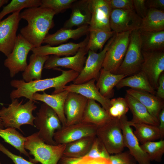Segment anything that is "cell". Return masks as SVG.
Wrapping results in <instances>:
<instances>
[{"label": "cell", "instance_id": "f546056e", "mask_svg": "<svg viewBox=\"0 0 164 164\" xmlns=\"http://www.w3.org/2000/svg\"><path fill=\"white\" fill-rule=\"evenodd\" d=\"M96 136H87L66 144L64 156L82 158L90 151Z\"/></svg>", "mask_w": 164, "mask_h": 164}, {"label": "cell", "instance_id": "60d3db41", "mask_svg": "<svg viewBox=\"0 0 164 164\" xmlns=\"http://www.w3.org/2000/svg\"><path fill=\"white\" fill-rule=\"evenodd\" d=\"M112 164H137L136 161L129 151H126L110 155Z\"/></svg>", "mask_w": 164, "mask_h": 164}, {"label": "cell", "instance_id": "f1b7e54d", "mask_svg": "<svg viewBox=\"0 0 164 164\" xmlns=\"http://www.w3.org/2000/svg\"><path fill=\"white\" fill-rule=\"evenodd\" d=\"M139 29L141 31L164 30V10L148 9L146 16L142 19Z\"/></svg>", "mask_w": 164, "mask_h": 164}, {"label": "cell", "instance_id": "ab89813d", "mask_svg": "<svg viewBox=\"0 0 164 164\" xmlns=\"http://www.w3.org/2000/svg\"><path fill=\"white\" fill-rule=\"evenodd\" d=\"M110 156L103 143L96 136L90 151L85 156L110 159Z\"/></svg>", "mask_w": 164, "mask_h": 164}, {"label": "cell", "instance_id": "7402d4cb", "mask_svg": "<svg viewBox=\"0 0 164 164\" xmlns=\"http://www.w3.org/2000/svg\"><path fill=\"white\" fill-rule=\"evenodd\" d=\"M89 26H86L72 29L63 27L53 34L48 33L44 39L42 44L46 43L51 46L58 45L67 41L70 39L76 40L89 33Z\"/></svg>", "mask_w": 164, "mask_h": 164}, {"label": "cell", "instance_id": "d6986e66", "mask_svg": "<svg viewBox=\"0 0 164 164\" xmlns=\"http://www.w3.org/2000/svg\"><path fill=\"white\" fill-rule=\"evenodd\" d=\"M70 9L71 12L70 17L63 27L72 29L74 26H89L91 18L89 0H76Z\"/></svg>", "mask_w": 164, "mask_h": 164}, {"label": "cell", "instance_id": "681fc988", "mask_svg": "<svg viewBox=\"0 0 164 164\" xmlns=\"http://www.w3.org/2000/svg\"><path fill=\"white\" fill-rule=\"evenodd\" d=\"M81 158L70 157L63 155L59 159L57 164H77Z\"/></svg>", "mask_w": 164, "mask_h": 164}, {"label": "cell", "instance_id": "ffe728a7", "mask_svg": "<svg viewBox=\"0 0 164 164\" xmlns=\"http://www.w3.org/2000/svg\"><path fill=\"white\" fill-rule=\"evenodd\" d=\"M94 79L80 84H72L65 86L64 91L78 94L88 99L97 101L107 112L111 106L110 99L103 97L95 84Z\"/></svg>", "mask_w": 164, "mask_h": 164}, {"label": "cell", "instance_id": "f907efd6", "mask_svg": "<svg viewBox=\"0 0 164 164\" xmlns=\"http://www.w3.org/2000/svg\"><path fill=\"white\" fill-rule=\"evenodd\" d=\"M9 1L8 0H0V9L4 5L7 4Z\"/></svg>", "mask_w": 164, "mask_h": 164}, {"label": "cell", "instance_id": "7bdbcfd3", "mask_svg": "<svg viewBox=\"0 0 164 164\" xmlns=\"http://www.w3.org/2000/svg\"><path fill=\"white\" fill-rule=\"evenodd\" d=\"M112 9L134 10L133 0H108Z\"/></svg>", "mask_w": 164, "mask_h": 164}, {"label": "cell", "instance_id": "52a82bcc", "mask_svg": "<svg viewBox=\"0 0 164 164\" xmlns=\"http://www.w3.org/2000/svg\"><path fill=\"white\" fill-rule=\"evenodd\" d=\"M96 135L109 154L122 152L125 147L120 119L113 118L105 125L97 127Z\"/></svg>", "mask_w": 164, "mask_h": 164}, {"label": "cell", "instance_id": "8fae6325", "mask_svg": "<svg viewBox=\"0 0 164 164\" xmlns=\"http://www.w3.org/2000/svg\"><path fill=\"white\" fill-rule=\"evenodd\" d=\"M21 11L12 13L0 21V52L6 57L12 52L15 43L17 32L21 19Z\"/></svg>", "mask_w": 164, "mask_h": 164}, {"label": "cell", "instance_id": "7c38bea8", "mask_svg": "<svg viewBox=\"0 0 164 164\" xmlns=\"http://www.w3.org/2000/svg\"><path fill=\"white\" fill-rule=\"evenodd\" d=\"M97 127L87 123L80 122L62 126L54 133L53 139L57 144H67L82 138L96 136Z\"/></svg>", "mask_w": 164, "mask_h": 164}, {"label": "cell", "instance_id": "f35d334b", "mask_svg": "<svg viewBox=\"0 0 164 164\" xmlns=\"http://www.w3.org/2000/svg\"><path fill=\"white\" fill-rule=\"evenodd\" d=\"M76 0H41L40 7L52 10L55 15L63 13L70 9Z\"/></svg>", "mask_w": 164, "mask_h": 164}, {"label": "cell", "instance_id": "f6af8a7d", "mask_svg": "<svg viewBox=\"0 0 164 164\" xmlns=\"http://www.w3.org/2000/svg\"><path fill=\"white\" fill-rule=\"evenodd\" d=\"M77 164H112L110 159L88 156L82 157Z\"/></svg>", "mask_w": 164, "mask_h": 164}, {"label": "cell", "instance_id": "277c9868", "mask_svg": "<svg viewBox=\"0 0 164 164\" xmlns=\"http://www.w3.org/2000/svg\"><path fill=\"white\" fill-rule=\"evenodd\" d=\"M26 137L25 148L34 157L29 158L30 161L34 164L39 162L42 164H57L63 155L66 144H46L39 137L37 132Z\"/></svg>", "mask_w": 164, "mask_h": 164}, {"label": "cell", "instance_id": "ba28073f", "mask_svg": "<svg viewBox=\"0 0 164 164\" xmlns=\"http://www.w3.org/2000/svg\"><path fill=\"white\" fill-rule=\"evenodd\" d=\"M132 31L116 33L105 55L102 65L104 70L114 73L122 62Z\"/></svg>", "mask_w": 164, "mask_h": 164}, {"label": "cell", "instance_id": "ac0fdd59", "mask_svg": "<svg viewBox=\"0 0 164 164\" xmlns=\"http://www.w3.org/2000/svg\"><path fill=\"white\" fill-rule=\"evenodd\" d=\"M88 99L77 93L69 92L64 106L66 125L81 122Z\"/></svg>", "mask_w": 164, "mask_h": 164}, {"label": "cell", "instance_id": "836d02e7", "mask_svg": "<svg viewBox=\"0 0 164 164\" xmlns=\"http://www.w3.org/2000/svg\"><path fill=\"white\" fill-rule=\"evenodd\" d=\"M130 122L131 126L135 128L134 135L141 144L160 138L158 126L143 123H132L130 121Z\"/></svg>", "mask_w": 164, "mask_h": 164}, {"label": "cell", "instance_id": "f5cc1de1", "mask_svg": "<svg viewBox=\"0 0 164 164\" xmlns=\"http://www.w3.org/2000/svg\"><path fill=\"white\" fill-rule=\"evenodd\" d=\"M0 164H1V163L0 161Z\"/></svg>", "mask_w": 164, "mask_h": 164}, {"label": "cell", "instance_id": "3957f363", "mask_svg": "<svg viewBox=\"0 0 164 164\" xmlns=\"http://www.w3.org/2000/svg\"><path fill=\"white\" fill-rule=\"evenodd\" d=\"M11 100L7 107L3 106L0 109V118L4 128L12 127L22 132L20 128L22 125L34 126L35 117L32 112L37 108L35 104L36 101L29 100L22 104L23 100L20 102L18 99Z\"/></svg>", "mask_w": 164, "mask_h": 164}, {"label": "cell", "instance_id": "8d00e7d4", "mask_svg": "<svg viewBox=\"0 0 164 164\" xmlns=\"http://www.w3.org/2000/svg\"><path fill=\"white\" fill-rule=\"evenodd\" d=\"M150 161L160 162L164 153V140L147 142L140 145Z\"/></svg>", "mask_w": 164, "mask_h": 164}, {"label": "cell", "instance_id": "603a6c76", "mask_svg": "<svg viewBox=\"0 0 164 164\" xmlns=\"http://www.w3.org/2000/svg\"><path fill=\"white\" fill-rule=\"evenodd\" d=\"M69 92L65 90L56 94H49L43 92L42 94L35 93L33 100L42 101L51 108L56 113L62 126L66 125V118L64 111V103Z\"/></svg>", "mask_w": 164, "mask_h": 164}, {"label": "cell", "instance_id": "bcb514c9", "mask_svg": "<svg viewBox=\"0 0 164 164\" xmlns=\"http://www.w3.org/2000/svg\"><path fill=\"white\" fill-rule=\"evenodd\" d=\"M145 5L148 9L152 8L164 10V0H147Z\"/></svg>", "mask_w": 164, "mask_h": 164}, {"label": "cell", "instance_id": "4dcf8cb0", "mask_svg": "<svg viewBox=\"0 0 164 164\" xmlns=\"http://www.w3.org/2000/svg\"><path fill=\"white\" fill-rule=\"evenodd\" d=\"M140 38L142 50L164 51V30L158 32L140 31Z\"/></svg>", "mask_w": 164, "mask_h": 164}, {"label": "cell", "instance_id": "4fadbf2b", "mask_svg": "<svg viewBox=\"0 0 164 164\" xmlns=\"http://www.w3.org/2000/svg\"><path fill=\"white\" fill-rule=\"evenodd\" d=\"M142 53L144 60L141 71L146 76L153 89L157 90L159 77L164 71V52L142 50Z\"/></svg>", "mask_w": 164, "mask_h": 164}, {"label": "cell", "instance_id": "c3c4849f", "mask_svg": "<svg viewBox=\"0 0 164 164\" xmlns=\"http://www.w3.org/2000/svg\"><path fill=\"white\" fill-rule=\"evenodd\" d=\"M159 125L158 126L159 130L160 140H163L164 137V108L160 112L158 117Z\"/></svg>", "mask_w": 164, "mask_h": 164}, {"label": "cell", "instance_id": "cb8c5ba5", "mask_svg": "<svg viewBox=\"0 0 164 164\" xmlns=\"http://www.w3.org/2000/svg\"><path fill=\"white\" fill-rule=\"evenodd\" d=\"M113 118L96 101L88 99L81 122L102 126Z\"/></svg>", "mask_w": 164, "mask_h": 164}, {"label": "cell", "instance_id": "9c48e42d", "mask_svg": "<svg viewBox=\"0 0 164 164\" xmlns=\"http://www.w3.org/2000/svg\"><path fill=\"white\" fill-rule=\"evenodd\" d=\"M34 47L20 33L17 35L13 50L4 63V66L9 70L11 77L25 70L28 65V55Z\"/></svg>", "mask_w": 164, "mask_h": 164}, {"label": "cell", "instance_id": "5bb4252c", "mask_svg": "<svg viewBox=\"0 0 164 164\" xmlns=\"http://www.w3.org/2000/svg\"><path fill=\"white\" fill-rule=\"evenodd\" d=\"M142 20L134 10L112 9L110 28L116 33L132 31L139 29Z\"/></svg>", "mask_w": 164, "mask_h": 164}, {"label": "cell", "instance_id": "7a4b0ae2", "mask_svg": "<svg viewBox=\"0 0 164 164\" xmlns=\"http://www.w3.org/2000/svg\"><path fill=\"white\" fill-rule=\"evenodd\" d=\"M53 69L61 72L57 77L44 79L34 80L26 82L23 80H13L10 85L16 89L12 90L10 94L11 100L24 97L29 100H33V95L38 91H44L51 88L54 90L52 94H56L64 91L63 88L68 83L73 80L79 73L73 70H63L58 67Z\"/></svg>", "mask_w": 164, "mask_h": 164}, {"label": "cell", "instance_id": "e575fe53", "mask_svg": "<svg viewBox=\"0 0 164 164\" xmlns=\"http://www.w3.org/2000/svg\"><path fill=\"white\" fill-rule=\"evenodd\" d=\"M87 46L89 50L96 52L102 50L106 42L115 33L113 31H107L99 29L90 30Z\"/></svg>", "mask_w": 164, "mask_h": 164}, {"label": "cell", "instance_id": "ee69618b", "mask_svg": "<svg viewBox=\"0 0 164 164\" xmlns=\"http://www.w3.org/2000/svg\"><path fill=\"white\" fill-rule=\"evenodd\" d=\"M145 0H133L134 10L142 19L146 15L148 9L145 5Z\"/></svg>", "mask_w": 164, "mask_h": 164}, {"label": "cell", "instance_id": "1f68e13d", "mask_svg": "<svg viewBox=\"0 0 164 164\" xmlns=\"http://www.w3.org/2000/svg\"><path fill=\"white\" fill-rule=\"evenodd\" d=\"M125 87L146 91L155 95L156 94V91L152 87L146 76L142 71L122 79L115 86L117 89Z\"/></svg>", "mask_w": 164, "mask_h": 164}, {"label": "cell", "instance_id": "5b68a950", "mask_svg": "<svg viewBox=\"0 0 164 164\" xmlns=\"http://www.w3.org/2000/svg\"><path fill=\"white\" fill-rule=\"evenodd\" d=\"M34 123L39 130V136L45 143L58 144L54 140V135L62 125L58 115L51 108L44 103L42 104L36 113Z\"/></svg>", "mask_w": 164, "mask_h": 164}, {"label": "cell", "instance_id": "2e32d148", "mask_svg": "<svg viewBox=\"0 0 164 164\" xmlns=\"http://www.w3.org/2000/svg\"><path fill=\"white\" fill-rule=\"evenodd\" d=\"M91 18L89 30L99 29L111 31L110 19L112 10L108 0H89Z\"/></svg>", "mask_w": 164, "mask_h": 164}, {"label": "cell", "instance_id": "d4e9b609", "mask_svg": "<svg viewBox=\"0 0 164 164\" xmlns=\"http://www.w3.org/2000/svg\"><path fill=\"white\" fill-rule=\"evenodd\" d=\"M126 93L139 101L147 109L151 115L159 121V113L164 108L162 99L148 92L132 88L127 90Z\"/></svg>", "mask_w": 164, "mask_h": 164}, {"label": "cell", "instance_id": "9a60e30c", "mask_svg": "<svg viewBox=\"0 0 164 164\" xmlns=\"http://www.w3.org/2000/svg\"><path fill=\"white\" fill-rule=\"evenodd\" d=\"M88 44V43H87ZM87 44L80 48L74 55L61 57L51 55L45 62L43 68L46 69L61 67L73 70L79 73L83 69L89 49Z\"/></svg>", "mask_w": 164, "mask_h": 164}, {"label": "cell", "instance_id": "d6a6232c", "mask_svg": "<svg viewBox=\"0 0 164 164\" xmlns=\"http://www.w3.org/2000/svg\"><path fill=\"white\" fill-rule=\"evenodd\" d=\"M0 137L5 142L19 150L21 153L29 157V158H31L24 147V143L26 137L23 136L15 128L11 127L6 128H0Z\"/></svg>", "mask_w": 164, "mask_h": 164}, {"label": "cell", "instance_id": "8992f818", "mask_svg": "<svg viewBox=\"0 0 164 164\" xmlns=\"http://www.w3.org/2000/svg\"><path fill=\"white\" fill-rule=\"evenodd\" d=\"M139 29L132 31L128 46L120 66L114 73L131 76L141 71L143 62Z\"/></svg>", "mask_w": 164, "mask_h": 164}, {"label": "cell", "instance_id": "e0dca14e", "mask_svg": "<svg viewBox=\"0 0 164 164\" xmlns=\"http://www.w3.org/2000/svg\"><path fill=\"white\" fill-rule=\"evenodd\" d=\"M125 147L139 164H151L147 154L142 149L139 141L134 135L126 115L120 119Z\"/></svg>", "mask_w": 164, "mask_h": 164}, {"label": "cell", "instance_id": "6da1fadb", "mask_svg": "<svg viewBox=\"0 0 164 164\" xmlns=\"http://www.w3.org/2000/svg\"><path fill=\"white\" fill-rule=\"evenodd\" d=\"M55 15L51 9L40 6L26 9L20 15L21 19L27 21V25L20 29V33L35 47L40 46L55 25Z\"/></svg>", "mask_w": 164, "mask_h": 164}, {"label": "cell", "instance_id": "4316f807", "mask_svg": "<svg viewBox=\"0 0 164 164\" xmlns=\"http://www.w3.org/2000/svg\"><path fill=\"white\" fill-rule=\"evenodd\" d=\"M127 77L113 73L102 68L96 85L103 97L110 99L114 95V87L121 80Z\"/></svg>", "mask_w": 164, "mask_h": 164}, {"label": "cell", "instance_id": "44dd1931", "mask_svg": "<svg viewBox=\"0 0 164 164\" xmlns=\"http://www.w3.org/2000/svg\"><path fill=\"white\" fill-rule=\"evenodd\" d=\"M89 34L87 35L84 40L78 43L70 42L55 46L46 44L34 47L31 51L33 53L42 56H72L76 54L80 48L87 44L89 39Z\"/></svg>", "mask_w": 164, "mask_h": 164}, {"label": "cell", "instance_id": "83f0119b", "mask_svg": "<svg viewBox=\"0 0 164 164\" xmlns=\"http://www.w3.org/2000/svg\"><path fill=\"white\" fill-rule=\"evenodd\" d=\"M49 56H42L32 53L29 63L22 73L23 80L26 82L41 79L44 64Z\"/></svg>", "mask_w": 164, "mask_h": 164}, {"label": "cell", "instance_id": "816d5d0a", "mask_svg": "<svg viewBox=\"0 0 164 164\" xmlns=\"http://www.w3.org/2000/svg\"><path fill=\"white\" fill-rule=\"evenodd\" d=\"M3 104H3L0 102V105H3ZM0 128H4V127H3L2 125V121L0 118Z\"/></svg>", "mask_w": 164, "mask_h": 164}, {"label": "cell", "instance_id": "b9f144b4", "mask_svg": "<svg viewBox=\"0 0 164 164\" xmlns=\"http://www.w3.org/2000/svg\"><path fill=\"white\" fill-rule=\"evenodd\" d=\"M0 151L12 159L15 164H36L25 159L20 155L13 154L0 142Z\"/></svg>", "mask_w": 164, "mask_h": 164}, {"label": "cell", "instance_id": "74e56055", "mask_svg": "<svg viewBox=\"0 0 164 164\" xmlns=\"http://www.w3.org/2000/svg\"><path fill=\"white\" fill-rule=\"evenodd\" d=\"M110 102L111 106L108 112L111 117L119 119L126 115L129 109L125 98H114L110 100Z\"/></svg>", "mask_w": 164, "mask_h": 164}, {"label": "cell", "instance_id": "d590c367", "mask_svg": "<svg viewBox=\"0 0 164 164\" xmlns=\"http://www.w3.org/2000/svg\"><path fill=\"white\" fill-rule=\"evenodd\" d=\"M41 2V0H12L3 7L0 12V21L7 14L21 11L24 8L39 7Z\"/></svg>", "mask_w": 164, "mask_h": 164}, {"label": "cell", "instance_id": "7dc6e473", "mask_svg": "<svg viewBox=\"0 0 164 164\" xmlns=\"http://www.w3.org/2000/svg\"><path fill=\"white\" fill-rule=\"evenodd\" d=\"M156 92V96L162 99H164V74L162 73L159 77L158 85Z\"/></svg>", "mask_w": 164, "mask_h": 164}, {"label": "cell", "instance_id": "484cf974", "mask_svg": "<svg viewBox=\"0 0 164 164\" xmlns=\"http://www.w3.org/2000/svg\"><path fill=\"white\" fill-rule=\"evenodd\" d=\"M125 98L133 115L132 119L130 121L131 122L143 123L158 126L159 121L151 115L139 101L127 93Z\"/></svg>", "mask_w": 164, "mask_h": 164}, {"label": "cell", "instance_id": "30bf717a", "mask_svg": "<svg viewBox=\"0 0 164 164\" xmlns=\"http://www.w3.org/2000/svg\"><path fill=\"white\" fill-rule=\"evenodd\" d=\"M115 33L108 41L104 49L99 53L91 50L88 52V56L84 66L77 78L73 81L74 84H80L92 79L98 80L100 70L106 53L115 36Z\"/></svg>", "mask_w": 164, "mask_h": 164}]
</instances>
